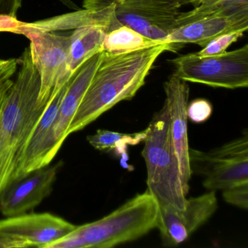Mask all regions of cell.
Here are the masks:
<instances>
[{
	"label": "cell",
	"mask_w": 248,
	"mask_h": 248,
	"mask_svg": "<svg viewBox=\"0 0 248 248\" xmlns=\"http://www.w3.org/2000/svg\"><path fill=\"white\" fill-rule=\"evenodd\" d=\"M213 1H216V0H199L198 3H197V5H196V6H197V5H200V4L207 3V2H213Z\"/></svg>",
	"instance_id": "4316f807"
},
{
	"label": "cell",
	"mask_w": 248,
	"mask_h": 248,
	"mask_svg": "<svg viewBox=\"0 0 248 248\" xmlns=\"http://www.w3.org/2000/svg\"><path fill=\"white\" fill-rule=\"evenodd\" d=\"M107 30L96 25L83 26L70 34L69 66L72 75L85 62L104 50Z\"/></svg>",
	"instance_id": "2e32d148"
},
{
	"label": "cell",
	"mask_w": 248,
	"mask_h": 248,
	"mask_svg": "<svg viewBox=\"0 0 248 248\" xmlns=\"http://www.w3.org/2000/svg\"><path fill=\"white\" fill-rule=\"evenodd\" d=\"M160 44L163 43L154 41L129 27L121 26L107 32L103 51L113 54H122L149 48Z\"/></svg>",
	"instance_id": "e0dca14e"
},
{
	"label": "cell",
	"mask_w": 248,
	"mask_h": 248,
	"mask_svg": "<svg viewBox=\"0 0 248 248\" xmlns=\"http://www.w3.org/2000/svg\"><path fill=\"white\" fill-rule=\"evenodd\" d=\"M68 82L51 98L31 131L16 179L50 165L59 152L53 136V125Z\"/></svg>",
	"instance_id": "4fadbf2b"
},
{
	"label": "cell",
	"mask_w": 248,
	"mask_h": 248,
	"mask_svg": "<svg viewBox=\"0 0 248 248\" xmlns=\"http://www.w3.org/2000/svg\"><path fill=\"white\" fill-rule=\"evenodd\" d=\"M172 63L174 74L186 82L227 89L248 86V45L215 56L188 53L173 59Z\"/></svg>",
	"instance_id": "5b68a950"
},
{
	"label": "cell",
	"mask_w": 248,
	"mask_h": 248,
	"mask_svg": "<svg viewBox=\"0 0 248 248\" xmlns=\"http://www.w3.org/2000/svg\"><path fill=\"white\" fill-rule=\"evenodd\" d=\"M213 113V106L204 98H197L188 103L187 117L192 123H202L207 121Z\"/></svg>",
	"instance_id": "7402d4cb"
},
{
	"label": "cell",
	"mask_w": 248,
	"mask_h": 248,
	"mask_svg": "<svg viewBox=\"0 0 248 248\" xmlns=\"http://www.w3.org/2000/svg\"><path fill=\"white\" fill-rule=\"evenodd\" d=\"M243 30L230 31L217 36L210 42L202 50L197 53L200 56H210L222 54L226 52L228 47L236 43L244 35Z\"/></svg>",
	"instance_id": "ffe728a7"
},
{
	"label": "cell",
	"mask_w": 248,
	"mask_h": 248,
	"mask_svg": "<svg viewBox=\"0 0 248 248\" xmlns=\"http://www.w3.org/2000/svg\"><path fill=\"white\" fill-rule=\"evenodd\" d=\"M147 128L134 133H122L107 130H98L94 135L88 136L87 140L97 150L102 152L114 151L117 155L125 153L128 146H136L144 141Z\"/></svg>",
	"instance_id": "ac0fdd59"
},
{
	"label": "cell",
	"mask_w": 248,
	"mask_h": 248,
	"mask_svg": "<svg viewBox=\"0 0 248 248\" xmlns=\"http://www.w3.org/2000/svg\"><path fill=\"white\" fill-rule=\"evenodd\" d=\"M21 61L16 78L0 105V194L16 179L29 138L48 104H37L40 78L30 46Z\"/></svg>",
	"instance_id": "7a4b0ae2"
},
{
	"label": "cell",
	"mask_w": 248,
	"mask_h": 248,
	"mask_svg": "<svg viewBox=\"0 0 248 248\" xmlns=\"http://www.w3.org/2000/svg\"><path fill=\"white\" fill-rule=\"evenodd\" d=\"M76 225L50 213H24L0 220V235L27 246L47 248L70 233Z\"/></svg>",
	"instance_id": "8fae6325"
},
{
	"label": "cell",
	"mask_w": 248,
	"mask_h": 248,
	"mask_svg": "<svg viewBox=\"0 0 248 248\" xmlns=\"http://www.w3.org/2000/svg\"><path fill=\"white\" fill-rule=\"evenodd\" d=\"M101 59V53L93 56L75 72L68 82L53 125V136L59 150L68 137V129L98 69Z\"/></svg>",
	"instance_id": "9a60e30c"
},
{
	"label": "cell",
	"mask_w": 248,
	"mask_h": 248,
	"mask_svg": "<svg viewBox=\"0 0 248 248\" xmlns=\"http://www.w3.org/2000/svg\"><path fill=\"white\" fill-rule=\"evenodd\" d=\"M116 1H117V2H123V1H124V0H116Z\"/></svg>",
	"instance_id": "83f0119b"
},
{
	"label": "cell",
	"mask_w": 248,
	"mask_h": 248,
	"mask_svg": "<svg viewBox=\"0 0 248 248\" xmlns=\"http://www.w3.org/2000/svg\"><path fill=\"white\" fill-rule=\"evenodd\" d=\"M17 66L16 59H0V105L14 83L12 78L16 72Z\"/></svg>",
	"instance_id": "44dd1931"
},
{
	"label": "cell",
	"mask_w": 248,
	"mask_h": 248,
	"mask_svg": "<svg viewBox=\"0 0 248 248\" xmlns=\"http://www.w3.org/2000/svg\"><path fill=\"white\" fill-rule=\"evenodd\" d=\"M226 202L247 210L248 207V183L239 184L223 191Z\"/></svg>",
	"instance_id": "603a6c76"
},
{
	"label": "cell",
	"mask_w": 248,
	"mask_h": 248,
	"mask_svg": "<svg viewBox=\"0 0 248 248\" xmlns=\"http://www.w3.org/2000/svg\"><path fill=\"white\" fill-rule=\"evenodd\" d=\"M159 204L157 226L162 244L176 246L185 242L195 231L210 218L217 208L216 191L187 199L184 210Z\"/></svg>",
	"instance_id": "9c48e42d"
},
{
	"label": "cell",
	"mask_w": 248,
	"mask_h": 248,
	"mask_svg": "<svg viewBox=\"0 0 248 248\" xmlns=\"http://www.w3.org/2000/svg\"><path fill=\"white\" fill-rule=\"evenodd\" d=\"M142 156L147 169V189L158 204L171 206L178 210L186 207L179 164L175 155L170 129V108L165 101L147 127Z\"/></svg>",
	"instance_id": "277c9868"
},
{
	"label": "cell",
	"mask_w": 248,
	"mask_h": 248,
	"mask_svg": "<svg viewBox=\"0 0 248 248\" xmlns=\"http://www.w3.org/2000/svg\"><path fill=\"white\" fill-rule=\"evenodd\" d=\"M179 1L182 5L183 4L191 3L197 5L199 2V0H179Z\"/></svg>",
	"instance_id": "484cf974"
},
{
	"label": "cell",
	"mask_w": 248,
	"mask_h": 248,
	"mask_svg": "<svg viewBox=\"0 0 248 248\" xmlns=\"http://www.w3.org/2000/svg\"><path fill=\"white\" fill-rule=\"evenodd\" d=\"M247 8H248V0H216L207 3L200 4L188 12L181 13L177 24L178 27H181L204 17L233 14Z\"/></svg>",
	"instance_id": "d6986e66"
},
{
	"label": "cell",
	"mask_w": 248,
	"mask_h": 248,
	"mask_svg": "<svg viewBox=\"0 0 248 248\" xmlns=\"http://www.w3.org/2000/svg\"><path fill=\"white\" fill-rule=\"evenodd\" d=\"M159 204L146 190L103 218L76 226L47 248H109L139 239L157 226Z\"/></svg>",
	"instance_id": "3957f363"
},
{
	"label": "cell",
	"mask_w": 248,
	"mask_h": 248,
	"mask_svg": "<svg viewBox=\"0 0 248 248\" xmlns=\"http://www.w3.org/2000/svg\"><path fill=\"white\" fill-rule=\"evenodd\" d=\"M21 6V0H0V16L17 18Z\"/></svg>",
	"instance_id": "cb8c5ba5"
},
{
	"label": "cell",
	"mask_w": 248,
	"mask_h": 248,
	"mask_svg": "<svg viewBox=\"0 0 248 248\" xmlns=\"http://www.w3.org/2000/svg\"><path fill=\"white\" fill-rule=\"evenodd\" d=\"M181 5L179 0L116 2L112 23L108 31L124 26L154 41L165 43L167 37L178 27Z\"/></svg>",
	"instance_id": "ba28073f"
},
{
	"label": "cell",
	"mask_w": 248,
	"mask_h": 248,
	"mask_svg": "<svg viewBox=\"0 0 248 248\" xmlns=\"http://www.w3.org/2000/svg\"><path fill=\"white\" fill-rule=\"evenodd\" d=\"M192 173L204 177L203 186L209 191L228 189L248 183V136L234 139L209 152L190 149Z\"/></svg>",
	"instance_id": "52a82bcc"
},
{
	"label": "cell",
	"mask_w": 248,
	"mask_h": 248,
	"mask_svg": "<svg viewBox=\"0 0 248 248\" xmlns=\"http://www.w3.org/2000/svg\"><path fill=\"white\" fill-rule=\"evenodd\" d=\"M248 30V8L226 15H214L178 27L165 39L172 47L176 45L197 44L205 47L213 39L230 31Z\"/></svg>",
	"instance_id": "5bb4252c"
},
{
	"label": "cell",
	"mask_w": 248,
	"mask_h": 248,
	"mask_svg": "<svg viewBox=\"0 0 248 248\" xmlns=\"http://www.w3.org/2000/svg\"><path fill=\"white\" fill-rule=\"evenodd\" d=\"M29 248L22 241L0 235V248Z\"/></svg>",
	"instance_id": "d4e9b609"
},
{
	"label": "cell",
	"mask_w": 248,
	"mask_h": 248,
	"mask_svg": "<svg viewBox=\"0 0 248 248\" xmlns=\"http://www.w3.org/2000/svg\"><path fill=\"white\" fill-rule=\"evenodd\" d=\"M166 99L170 108V129L175 155L179 164L183 186L186 194L189 190L191 178L189 146L187 133V106L189 87L186 81L173 74L164 84Z\"/></svg>",
	"instance_id": "7c38bea8"
},
{
	"label": "cell",
	"mask_w": 248,
	"mask_h": 248,
	"mask_svg": "<svg viewBox=\"0 0 248 248\" xmlns=\"http://www.w3.org/2000/svg\"><path fill=\"white\" fill-rule=\"evenodd\" d=\"M173 47L168 43L131 53L101 52L98 69L69 125L67 136L85 128L120 101L132 99L145 84L156 59Z\"/></svg>",
	"instance_id": "6da1fadb"
},
{
	"label": "cell",
	"mask_w": 248,
	"mask_h": 248,
	"mask_svg": "<svg viewBox=\"0 0 248 248\" xmlns=\"http://www.w3.org/2000/svg\"><path fill=\"white\" fill-rule=\"evenodd\" d=\"M16 33L30 40L33 63L40 78L37 104H47L72 77L69 66L70 35L20 27Z\"/></svg>",
	"instance_id": "8992f818"
},
{
	"label": "cell",
	"mask_w": 248,
	"mask_h": 248,
	"mask_svg": "<svg viewBox=\"0 0 248 248\" xmlns=\"http://www.w3.org/2000/svg\"><path fill=\"white\" fill-rule=\"evenodd\" d=\"M62 165H47L12 181L0 194L1 213L11 217L35 208L51 194Z\"/></svg>",
	"instance_id": "30bf717a"
}]
</instances>
